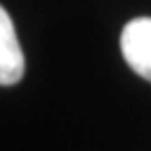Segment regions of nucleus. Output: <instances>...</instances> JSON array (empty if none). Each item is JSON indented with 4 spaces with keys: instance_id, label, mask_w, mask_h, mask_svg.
<instances>
[{
    "instance_id": "nucleus-1",
    "label": "nucleus",
    "mask_w": 151,
    "mask_h": 151,
    "mask_svg": "<svg viewBox=\"0 0 151 151\" xmlns=\"http://www.w3.org/2000/svg\"><path fill=\"white\" fill-rule=\"evenodd\" d=\"M120 46L126 63L151 82V17H137L122 29Z\"/></svg>"
},
{
    "instance_id": "nucleus-2",
    "label": "nucleus",
    "mask_w": 151,
    "mask_h": 151,
    "mask_svg": "<svg viewBox=\"0 0 151 151\" xmlns=\"http://www.w3.org/2000/svg\"><path fill=\"white\" fill-rule=\"evenodd\" d=\"M25 59L9 13L0 11V84L13 86L23 78Z\"/></svg>"
}]
</instances>
